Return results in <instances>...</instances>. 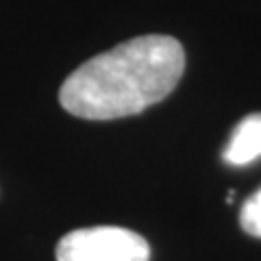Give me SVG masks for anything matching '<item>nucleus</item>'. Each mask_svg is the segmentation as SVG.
Wrapping results in <instances>:
<instances>
[{
  "mask_svg": "<svg viewBox=\"0 0 261 261\" xmlns=\"http://www.w3.org/2000/svg\"><path fill=\"white\" fill-rule=\"evenodd\" d=\"M261 157V113H250L233 128L224 150V161L231 166H246Z\"/></svg>",
  "mask_w": 261,
  "mask_h": 261,
  "instance_id": "7ed1b4c3",
  "label": "nucleus"
},
{
  "mask_svg": "<svg viewBox=\"0 0 261 261\" xmlns=\"http://www.w3.org/2000/svg\"><path fill=\"white\" fill-rule=\"evenodd\" d=\"M185 50L170 35H142L81 63L59 89L61 107L85 120L142 113L174 92Z\"/></svg>",
  "mask_w": 261,
  "mask_h": 261,
  "instance_id": "f257e3e1",
  "label": "nucleus"
},
{
  "mask_svg": "<svg viewBox=\"0 0 261 261\" xmlns=\"http://www.w3.org/2000/svg\"><path fill=\"white\" fill-rule=\"evenodd\" d=\"M150 246L122 226L76 228L57 244V261H148Z\"/></svg>",
  "mask_w": 261,
  "mask_h": 261,
  "instance_id": "f03ea898",
  "label": "nucleus"
},
{
  "mask_svg": "<svg viewBox=\"0 0 261 261\" xmlns=\"http://www.w3.org/2000/svg\"><path fill=\"white\" fill-rule=\"evenodd\" d=\"M240 224L248 235L261 240V187L244 202L240 211Z\"/></svg>",
  "mask_w": 261,
  "mask_h": 261,
  "instance_id": "20e7f679",
  "label": "nucleus"
}]
</instances>
